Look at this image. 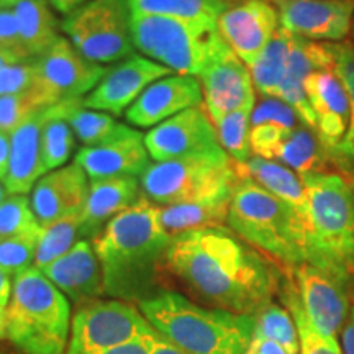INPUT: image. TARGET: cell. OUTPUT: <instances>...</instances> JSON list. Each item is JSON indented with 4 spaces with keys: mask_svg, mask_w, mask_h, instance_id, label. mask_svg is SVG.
<instances>
[{
    "mask_svg": "<svg viewBox=\"0 0 354 354\" xmlns=\"http://www.w3.org/2000/svg\"><path fill=\"white\" fill-rule=\"evenodd\" d=\"M39 228L26 196L10 194L0 205V238H10Z\"/></svg>",
    "mask_w": 354,
    "mask_h": 354,
    "instance_id": "f35d334b",
    "label": "cell"
},
{
    "mask_svg": "<svg viewBox=\"0 0 354 354\" xmlns=\"http://www.w3.org/2000/svg\"><path fill=\"white\" fill-rule=\"evenodd\" d=\"M133 46L174 74L197 77L232 53L218 26L154 15H131Z\"/></svg>",
    "mask_w": 354,
    "mask_h": 354,
    "instance_id": "52a82bcc",
    "label": "cell"
},
{
    "mask_svg": "<svg viewBox=\"0 0 354 354\" xmlns=\"http://www.w3.org/2000/svg\"><path fill=\"white\" fill-rule=\"evenodd\" d=\"M253 338L269 339L279 344L287 354H299L300 343L297 326L290 312L279 304H268L256 313Z\"/></svg>",
    "mask_w": 354,
    "mask_h": 354,
    "instance_id": "e575fe53",
    "label": "cell"
},
{
    "mask_svg": "<svg viewBox=\"0 0 354 354\" xmlns=\"http://www.w3.org/2000/svg\"><path fill=\"white\" fill-rule=\"evenodd\" d=\"M53 112L51 107H41L32 112L10 133V161L6 176L7 190L15 196L32 192L38 179L44 176L41 162L43 127Z\"/></svg>",
    "mask_w": 354,
    "mask_h": 354,
    "instance_id": "7402d4cb",
    "label": "cell"
},
{
    "mask_svg": "<svg viewBox=\"0 0 354 354\" xmlns=\"http://www.w3.org/2000/svg\"><path fill=\"white\" fill-rule=\"evenodd\" d=\"M33 61L37 82L30 94L38 107L87 97L109 71L82 56L66 37H59L50 50Z\"/></svg>",
    "mask_w": 354,
    "mask_h": 354,
    "instance_id": "8fae6325",
    "label": "cell"
},
{
    "mask_svg": "<svg viewBox=\"0 0 354 354\" xmlns=\"http://www.w3.org/2000/svg\"><path fill=\"white\" fill-rule=\"evenodd\" d=\"M294 33L279 26L271 41L266 44L258 59L250 66L254 88L263 97H277L286 77Z\"/></svg>",
    "mask_w": 354,
    "mask_h": 354,
    "instance_id": "f546056e",
    "label": "cell"
},
{
    "mask_svg": "<svg viewBox=\"0 0 354 354\" xmlns=\"http://www.w3.org/2000/svg\"><path fill=\"white\" fill-rule=\"evenodd\" d=\"M41 227L10 238H0V271L15 277L35 266Z\"/></svg>",
    "mask_w": 354,
    "mask_h": 354,
    "instance_id": "74e56055",
    "label": "cell"
},
{
    "mask_svg": "<svg viewBox=\"0 0 354 354\" xmlns=\"http://www.w3.org/2000/svg\"><path fill=\"white\" fill-rule=\"evenodd\" d=\"M333 56V71L342 79L351 102V125L343 145L331 158L336 169L354 174V44L348 41L326 43Z\"/></svg>",
    "mask_w": 354,
    "mask_h": 354,
    "instance_id": "1f68e13d",
    "label": "cell"
},
{
    "mask_svg": "<svg viewBox=\"0 0 354 354\" xmlns=\"http://www.w3.org/2000/svg\"><path fill=\"white\" fill-rule=\"evenodd\" d=\"M156 330L138 308L123 300H92L77 308L66 354H105Z\"/></svg>",
    "mask_w": 354,
    "mask_h": 354,
    "instance_id": "30bf717a",
    "label": "cell"
},
{
    "mask_svg": "<svg viewBox=\"0 0 354 354\" xmlns=\"http://www.w3.org/2000/svg\"><path fill=\"white\" fill-rule=\"evenodd\" d=\"M305 91L315 115V133L331 159L351 125V102L346 87L333 69H322L307 77Z\"/></svg>",
    "mask_w": 354,
    "mask_h": 354,
    "instance_id": "ac0fdd59",
    "label": "cell"
},
{
    "mask_svg": "<svg viewBox=\"0 0 354 354\" xmlns=\"http://www.w3.org/2000/svg\"><path fill=\"white\" fill-rule=\"evenodd\" d=\"M287 276L294 282L305 315L318 333L326 339H338L349 315L351 295L338 279L310 263L287 268Z\"/></svg>",
    "mask_w": 354,
    "mask_h": 354,
    "instance_id": "7c38bea8",
    "label": "cell"
},
{
    "mask_svg": "<svg viewBox=\"0 0 354 354\" xmlns=\"http://www.w3.org/2000/svg\"><path fill=\"white\" fill-rule=\"evenodd\" d=\"M140 183L148 201L176 205L232 196L238 174L232 158L223 151L151 162Z\"/></svg>",
    "mask_w": 354,
    "mask_h": 354,
    "instance_id": "ba28073f",
    "label": "cell"
},
{
    "mask_svg": "<svg viewBox=\"0 0 354 354\" xmlns=\"http://www.w3.org/2000/svg\"><path fill=\"white\" fill-rule=\"evenodd\" d=\"M88 185L86 171L77 162L48 172L32 189L30 203L39 227L44 228L66 216L82 214Z\"/></svg>",
    "mask_w": 354,
    "mask_h": 354,
    "instance_id": "d6986e66",
    "label": "cell"
},
{
    "mask_svg": "<svg viewBox=\"0 0 354 354\" xmlns=\"http://www.w3.org/2000/svg\"><path fill=\"white\" fill-rule=\"evenodd\" d=\"M74 48L92 63L117 64L133 55L128 0H91L61 21Z\"/></svg>",
    "mask_w": 354,
    "mask_h": 354,
    "instance_id": "9c48e42d",
    "label": "cell"
},
{
    "mask_svg": "<svg viewBox=\"0 0 354 354\" xmlns=\"http://www.w3.org/2000/svg\"><path fill=\"white\" fill-rule=\"evenodd\" d=\"M156 336H158V331L149 336H140V338H135L131 339V342L110 349V351H107L105 354H153Z\"/></svg>",
    "mask_w": 354,
    "mask_h": 354,
    "instance_id": "ee69618b",
    "label": "cell"
},
{
    "mask_svg": "<svg viewBox=\"0 0 354 354\" xmlns=\"http://www.w3.org/2000/svg\"><path fill=\"white\" fill-rule=\"evenodd\" d=\"M0 55L6 56L10 64L33 61L21 43L13 7H0Z\"/></svg>",
    "mask_w": 354,
    "mask_h": 354,
    "instance_id": "60d3db41",
    "label": "cell"
},
{
    "mask_svg": "<svg viewBox=\"0 0 354 354\" xmlns=\"http://www.w3.org/2000/svg\"><path fill=\"white\" fill-rule=\"evenodd\" d=\"M300 179L307 190V263L338 279L354 299V174L335 167Z\"/></svg>",
    "mask_w": 354,
    "mask_h": 354,
    "instance_id": "3957f363",
    "label": "cell"
},
{
    "mask_svg": "<svg viewBox=\"0 0 354 354\" xmlns=\"http://www.w3.org/2000/svg\"><path fill=\"white\" fill-rule=\"evenodd\" d=\"M201 105L203 94L198 79L169 74L146 88L125 115L133 127L154 128L184 110Z\"/></svg>",
    "mask_w": 354,
    "mask_h": 354,
    "instance_id": "ffe728a7",
    "label": "cell"
},
{
    "mask_svg": "<svg viewBox=\"0 0 354 354\" xmlns=\"http://www.w3.org/2000/svg\"><path fill=\"white\" fill-rule=\"evenodd\" d=\"M227 225L286 268L307 263V228L302 216L251 179H238L234 184Z\"/></svg>",
    "mask_w": 354,
    "mask_h": 354,
    "instance_id": "5b68a950",
    "label": "cell"
},
{
    "mask_svg": "<svg viewBox=\"0 0 354 354\" xmlns=\"http://www.w3.org/2000/svg\"><path fill=\"white\" fill-rule=\"evenodd\" d=\"M12 277L0 271V307H7L12 294Z\"/></svg>",
    "mask_w": 354,
    "mask_h": 354,
    "instance_id": "f907efd6",
    "label": "cell"
},
{
    "mask_svg": "<svg viewBox=\"0 0 354 354\" xmlns=\"http://www.w3.org/2000/svg\"><path fill=\"white\" fill-rule=\"evenodd\" d=\"M63 104L53 105V112L43 127L41 162L44 174L66 166L73 154L76 135L63 117Z\"/></svg>",
    "mask_w": 354,
    "mask_h": 354,
    "instance_id": "d6a6232c",
    "label": "cell"
},
{
    "mask_svg": "<svg viewBox=\"0 0 354 354\" xmlns=\"http://www.w3.org/2000/svg\"><path fill=\"white\" fill-rule=\"evenodd\" d=\"M261 125H272L284 128V130H294L304 125L295 110L281 100L279 97H263L258 105H254L251 113V128Z\"/></svg>",
    "mask_w": 354,
    "mask_h": 354,
    "instance_id": "ab89813d",
    "label": "cell"
},
{
    "mask_svg": "<svg viewBox=\"0 0 354 354\" xmlns=\"http://www.w3.org/2000/svg\"><path fill=\"white\" fill-rule=\"evenodd\" d=\"M203 94V109L212 123L225 115L256 105V88L250 68L234 53L220 57L197 76Z\"/></svg>",
    "mask_w": 354,
    "mask_h": 354,
    "instance_id": "e0dca14e",
    "label": "cell"
},
{
    "mask_svg": "<svg viewBox=\"0 0 354 354\" xmlns=\"http://www.w3.org/2000/svg\"><path fill=\"white\" fill-rule=\"evenodd\" d=\"M153 354H187V353H184L183 349L174 346L171 342H167L166 338H162V336L158 333L156 342H154Z\"/></svg>",
    "mask_w": 354,
    "mask_h": 354,
    "instance_id": "681fc988",
    "label": "cell"
},
{
    "mask_svg": "<svg viewBox=\"0 0 354 354\" xmlns=\"http://www.w3.org/2000/svg\"><path fill=\"white\" fill-rule=\"evenodd\" d=\"M223 2H227V3H230V2H236V0H223Z\"/></svg>",
    "mask_w": 354,
    "mask_h": 354,
    "instance_id": "9f6ffc18",
    "label": "cell"
},
{
    "mask_svg": "<svg viewBox=\"0 0 354 354\" xmlns=\"http://www.w3.org/2000/svg\"><path fill=\"white\" fill-rule=\"evenodd\" d=\"M13 12L30 59L43 56L59 39L61 24L48 0H21L13 6Z\"/></svg>",
    "mask_w": 354,
    "mask_h": 354,
    "instance_id": "484cf974",
    "label": "cell"
},
{
    "mask_svg": "<svg viewBox=\"0 0 354 354\" xmlns=\"http://www.w3.org/2000/svg\"><path fill=\"white\" fill-rule=\"evenodd\" d=\"M342 346L343 354H354V307L349 310V315L342 328Z\"/></svg>",
    "mask_w": 354,
    "mask_h": 354,
    "instance_id": "f6af8a7d",
    "label": "cell"
},
{
    "mask_svg": "<svg viewBox=\"0 0 354 354\" xmlns=\"http://www.w3.org/2000/svg\"><path fill=\"white\" fill-rule=\"evenodd\" d=\"M238 179H251L261 187L281 198L292 209L297 210L305 220L307 214V190L300 176L290 167L272 159L251 156L243 165L233 162Z\"/></svg>",
    "mask_w": 354,
    "mask_h": 354,
    "instance_id": "d4e9b609",
    "label": "cell"
},
{
    "mask_svg": "<svg viewBox=\"0 0 354 354\" xmlns=\"http://www.w3.org/2000/svg\"><path fill=\"white\" fill-rule=\"evenodd\" d=\"M232 196L159 207V220L172 238L198 228L223 227Z\"/></svg>",
    "mask_w": 354,
    "mask_h": 354,
    "instance_id": "83f0119b",
    "label": "cell"
},
{
    "mask_svg": "<svg viewBox=\"0 0 354 354\" xmlns=\"http://www.w3.org/2000/svg\"><path fill=\"white\" fill-rule=\"evenodd\" d=\"M21 0H0V7H13Z\"/></svg>",
    "mask_w": 354,
    "mask_h": 354,
    "instance_id": "db71d44e",
    "label": "cell"
},
{
    "mask_svg": "<svg viewBox=\"0 0 354 354\" xmlns=\"http://www.w3.org/2000/svg\"><path fill=\"white\" fill-rule=\"evenodd\" d=\"M171 241L159 220V207L145 196L110 220L92 241L104 272L105 294L138 304L156 294L158 268L165 264Z\"/></svg>",
    "mask_w": 354,
    "mask_h": 354,
    "instance_id": "7a4b0ae2",
    "label": "cell"
},
{
    "mask_svg": "<svg viewBox=\"0 0 354 354\" xmlns=\"http://www.w3.org/2000/svg\"><path fill=\"white\" fill-rule=\"evenodd\" d=\"M63 117L73 128L76 138L86 148L125 138L136 131L115 120L113 115L84 107V99L66 100L63 104Z\"/></svg>",
    "mask_w": 354,
    "mask_h": 354,
    "instance_id": "f1b7e54d",
    "label": "cell"
},
{
    "mask_svg": "<svg viewBox=\"0 0 354 354\" xmlns=\"http://www.w3.org/2000/svg\"><path fill=\"white\" fill-rule=\"evenodd\" d=\"M282 28L317 43H342L351 33L354 0H272Z\"/></svg>",
    "mask_w": 354,
    "mask_h": 354,
    "instance_id": "5bb4252c",
    "label": "cell"
},
{
    "mask_svg": "<svg viewBox=\"0 0 354 354\" xmlns=\"http://www.w3.org/2000/svg\"><path fill=\"white\" fill-rule=\"evenodd\" d=\"M140 312L162 338L187 354H246L254 317L202 307L179 292L158 290Z\"/></svg>",
    "mask_w": 354,
    "mask_h": 354,
    "instance_id": "277c9868",
    "label": "cell"
},
{
    "mask_svg": "<svg viewBox=\"0 0 354 354\" xmlns=\"http://www.w3.org/2000/svg\"><path fill=\"white\" fill-rule=\"evenodd\" d=\"M246 354H287V353L274 342L253 338L251 339V344L250 348H248Z\"/></svg>",
    "mask_w": 354,
    "mask_h": 354,
    "instance_id": "bcb514c9",
    "label": "cell"
},
{
    "mask_svg": "<svg viewBox=\"0 0 354 354\" xmlns=\"http://www.w3.org/2000/svg\"><path fill=\"white\" fill-rule=\"evenodd\" d=\"M169 74L174 73L146 56L131 55L107 71L94 91L84 99V107L118 117L127 112L153 82Z\"/></svg>",
    "mask_w": 354,
    "mask_h": 354,
    "instance_id": "9a60e30c",
    "label": "cell"
},
{
    "mask_svg": "<svg viewBox=\"0 0 354 354\" xmlns=\"http://www.w3.org/2000/svg\"><path fill=\"white\" fill-rule=\"evenodd\" d=\"M351 35H353V39H354V19H353V25H351Z\"/></svg>",
    "mask_w": 354,
    "mask_h": 354,
    "instance_id": "11a10c76",
    "label": "cell"
},
{
    "mask_svg": "<svg viewBox=\"0 0 354 354\" xmlns=\"http://www.w3.org/2000/svg\"><path fill=\"white\" fill-rule=\"evenodd\" d=\"M7 338L26 354H63L71 304L38 268L13 277L7 307Z\"/></svg>",
    "mask_w": 354,
    "mask_h": 354,
    "instance_id": "8992f818",
    "label": "cell"
},
{
    "mask_svg": "<svg viewBox=\"0 0 354 354\" xmlns=\"http://www.w3.org/2000/svg\"><path fill=\"white\" fill-rule=\"evenodd\" d=\"M7 336V312L6 307H0V339Z\"/></svg>",
    "mask_w": 354,
    "mask_h": 354,
    "instance_id": "816d5d0a",
    "label": "cell"
},
{
    "mask_svg": "<svg viewBox=\"0 0 354 354\" xmlns=\"http://www.w3.org/2000/svg\"><path fill=\"white\" fill-rule=\"evenodd\" d=\"M149 153L145 146V136L136 130L133 135L109 143L86 148L82 146L74 162L86 171L91 180L107 177H141L148 169Z\"/></svg>",
    "mask_w": 354,
    "mask_h": 354,
    "instance_id": "603a6c76",
    "label": "cell"
},
{
    "mask_svg": "<svg viewBox=\"0 0 354 354\" xmlns=\"http://www.w3.org/2000/svg\"><path fill=\"white\" fill-rule=\"evenodd\" d=\"M81 240V214L66 216L63 220H57L41 228L37 256H35V268H46L53 261L73 250Z\"/></svg>",
    "mask_w": 354,
    "mask_h": 354,
    "instance_id": "d590c367",
    "label": "cell"
},
{
    "mask_svg": "<svg viewBox=\"0 0 354 354\" xmlns=\"http://www.w3.org/2000/svg\"><path fill=\"white\" fill-rule=\"evenodd\" d=\"M145 146L154 162L223 153L203 105L184 110L151 128L145 135Z\"/></svg>",
    "mask_w": 354,
    "mask_h": 354,
    "instance_id": "4fadbf2b",
    "label": "cell"
},
{
    "mask_svg": "<svg viewBox=\"0 0 354 354\" xmlns=\"http://www.w3.org/2000/svg\"><path fill=\"white\" fill-rule=\"evenodd\" d=\"M251 113L253 110L250 109L236 110L215 123L220 146L236 165H243L253 156L250 141Z\"/></svg>",
    "mask_w": 354,
    "mask_h": 354,
    "instance_id": "8d00e7d4",
    "label": "cell"
},
{
    "mask_svg": "<svg viewBox=\"0 0 354 354\" xmlns=\"http://www.w3.org/2000/svg\"><path fill=\"white\" fill-rule=\"evenodd\" d=\"M10 196V192H8L6 184H3V180L0 179V205H2L3 202H6V198Z\"/></svg>",
    "mask_w": 354,
    "mask_h": 354,
    "instance_id": "f5cc1de1",
    "label": "cell"
},
{
    "mask_svg": "<svg viewBox=\"0 0 354 354\" xmlns=\"http://www.w3.org/2000/svg\"><path fill=\"white\" fill-rule=\"evenodd\" d=\"M165 266L214 308L240 315H256L271 304L284 279L271 258L227 227L174 236Z\"/></svg>",
    "mask_w": 354,
    "mask_h": 354,
    "instance_id": "6da1fadb",
    "label": "cell"
},
{
    "mask_svg": "<svg viewBox=\"0 0 354 354\" xmlns=\"http://www.w3.org/2000/svg\"><path fill=\"white\" fill-rule=\"evenodd\" d=\"M272 161L290 167L299 176L335 169V165L315 130L307 125H300L286 133L274 153Z\"/></svg>",
    "mask_w": 354,
    "mask_h": 354,
    "instance_id": "4316f807",
    "label": "cell"
},
{
    "mask_svg": "<svg viewBox=\"0 0 354 354\" xmlns=\"http://www.w3.org/2000/svg\"><path fill=\"white\" fill-rule=\"evenodd\" d=\"M10 133L0 131V179L6 180L8 171V161H10Z\"/></svg>",
    "mask_w": 354,
    "mask_h": 354,
    "instance_id": "7dc6e473",
    "label": "cell"
},
{
    "mask_svg": "<svg viewBox=\"0 0 354 354\" xmlns=\"http://www.w3.org/2000/svg\"><path fill=\"white\" fill-rule=\"evenodd\" d=\"M87 2H91V0H48V3H50L53 10H56L57 13H61V15L64 17L71 15V13L77 10L79 7L86 6Z\"/></svg>",
    "mask_w": 354,
    "mask_h": 354,
    "instance_id": "c3c4849f",
    "label": "cell"
},
{
    "mask_svg": "<svg viewBox=\"0 0 354 354\" xmlns=\"http://www.w3.org/2000/svg\"><path fill=\"white\" fill-rule=\"evenodd\" d=\"M38 107L30 92L0 95V131L12 133Z\"/></svg>",
    "mask_w": 354,
    "mask_h": 354,
    "instance_id": "b9f144b4",
    "label": "cell"
},
{
    "mask_svg": "<svg viewBox=\"0 0 354 354\" xmlns=\"http://www.w3.org/2000/svg\"><path fill=\"white\" fill-rule=\"evenodd\" d=\"M138 177L94 179L88 185L87 202L81 214L82 240L94 241L109 221L130 209L141 198Z\"/></svg>",
    "mask_w": 354,
    "mask_h": 354,
    "instance_id": "cb8c5ba5",
    "label": "cell"
},
{
    "mask_svg": "<svg viewBox=\"0 0 354 354\" xmlns=\"http://www.w3.org/2000/svg\"><path fill=\"white\" fill-rule=\"evenodd\" d=\"M35 82H37L35 61L20 64H8L0 68V95L32 92Z\"/></svg>",
    "mask_w": 354,
    "mask_h": 354,
    "instance_id": "7bdbcfd3",
    "label": "cell"
},
{
    "mask_svg": "<svg viewBox=\"0 0 354 354\" xmlns=\"http://www.w3.org/2000/svg\"><path fill=\"white\" fill-rule=\"evenodd\" d=\"M216 26L230 50L250 68L276 35L281 21L277 8L269 0H243L221 13Z\"/></svg>",
    "mask_w": 354,
    "mask_h": 354,
    "instance_id": "2e32d148",
    "label": "cell"
},
{
    "mask_svg": "<svg viewBox=\"0 0 354 354\" xmlns=\"http://www.w3.org/2000/svg\"><path fill=\"white\" fill-rule=\"evenodd\" d=\"M39 271L79 307L105 294L100 261L94 243L88 240H81L73 250Z\"/></svg>",
    "mask_w": 354,
    "mask_h": 354,
    "instance_id": "44dd1931",
    "label": "cell"
},
{
    "mask_svg": "<svg viewBox=\"0 0 354 354\" xmlns=\"http://www.w3.org/2000/svg\"><path fill=\"white\" fill-rule=\"evenodd\" d=\"M279 294H281L282 302L290 312L295 326H297L300 354H343L338 339H326L325 336H322L313 328V325L305 315L297 290H295L294 282L290 281L289 276L282 279Z\"/></svg>",
    "mask_w": 354,
    "mask_h": 354,
    "instance_id": "836d02e7",
    "label": "cell"
},
{
    "mask_svg": "<svg viewBox=\"0 0 354 354\" xmlns=\"http://www.w3.org/2000/svg\"><path fill=\"white\" fill-rule=\"evenodd\" d=\"M128 7L131 15L167 17L216 25L230 3L223 0H128Z\"/></svg>",
    "mask_w": 354,
    "mask_h": 354,
    "instance_id": "4dcf8cb0",
    "label": "cell"
}]
</instances>
